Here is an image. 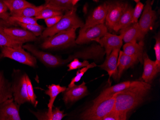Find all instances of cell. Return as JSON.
Segmentation results:
<instances>
[{
    "mask_svg": "<svg viewBox=\"0 0 160 120\" xmlns=\"http://www.w3.org/2000/svg\"><path fill=\"white\" fill-rule=\"evenodd\" d=\"M150 89L149 83L144 81H132L128 88L116 95L113 110L127 116L128 113L142 102Z\"/></svg>",
    "mask_w": 160,
    "mask_h": 120,
    "instance_id": "6da1fadb",
    "label": "cell"
},
{
    "mask_svg": "<svg viewBox=\"0 0 160 120\" xmlns=\"http://www.w3.org/2000/svg\"><path fill=\"white\" fill-rule=\"evenodd\" d=\"M76 11L77 7L74 6L73 8L65 12V13L56 25L45 28L41 36V38L46 39L62 31L83 27L84 24L77 16Z\"/></svg>",
    "mask_w": 160,
    "mask_h": 120,
    "instance_id": "7a4b0ae2",
    "label": "cell"
},
{
    "mask_svg": "<svg viewBox=\"0 0 160 120\" xmlns=\"http://www.w3.org/2000/svg\"><path fill=\"white\" fill-rule=\"evenodd\" d=\"M75 28L62 31L47 37L41 45L43 49L65 48L73 46L76 44Z\"/></svg>",
    "mask_w": 160,
    "mask_h": 120,
    "instance_id": "3957f363",
    "label": "cell"
},
{
    "mask_svg": "<svg viewBox=\"0 0 160 120\" xmlns=\"http://www.w3.org/2000/svg\"><path fill=\"white\" fill-rule=\"evenodd\" d=\"M116 95L102 102L93 103L92 105L85 109L80 114L79 119L83 120H102L108 113L114 108Z\"/></svg>",
    "mask_w": 160,
    "mask_h": 120,
    "instance_id": "277c9868",
    "label": "cell"
},
{
    "mask_svg": "<svg viewBox=\"0 0 160 120\" xmlns=\"http://www.w3.org/2000/svg\"><path fill=\"white\" fill-rule=\"evenodd\" d=\"M1 53L3 58H9L21 64L30 67H35L37 59L29 52L25 50L23 47L13 48L9 46H1Z\"/></svg>",
    "mask_w": 160,
    "mask_h": 120,
    "instance_id": "5b68a950",
    "label": "cell"
},
{
    "mask_svg": "<svg viewBox=\"0 0 160 120\" xmlns=\"http://www.w3.org/2000/svg\"><path fill=\"white\" fill-rule=\"evenodd\" d=\"M108 32V28L105 24L97 25L85 30L81 29L75 43L77 45H83L91 41L97 42Z\"/></svg>",
    "mask_w": 160,
    "mask_h": 120,
    "instance_id": "8992f818",
    "label": "cell"
},
{
    "mask_svg": "<svg viewBox=\"0 0 160 120\" xmlns=\"http://www.w3.org/2000/svg\"><path fill=\"white\" fill-rule=\"evenodd\" d=\"M105 51L100 45H93L81 50L76 52L74 54L70 55L66 60H62V66L70 63L74 59L86 60L92 59L98 60L102 59L105 54Z\"/></svg>",
    "mask_w": 160,
    "mask_h": 120,
    "instance_id": "52a82bcc",
    "label": "cell"
},
{
    "mask_svg": "<svg viewBox=\"0 0 160 120\" xmlns=\"http://www.w3.org/2000/svg\"><path fill=\"white\" fill-rule=\"evenodd\" d=\"M26 75L23 74L15 78L12 85L13 100L20 106L26 103H30L27 93Z\"/></svg>",
    "mask_w": 160,
    "mask_h": 120,
    "instance_id": "ba28073f",
    "label": "cell"
},
{
    "mask_svg": "<svg viewBox=\"0 0 160 120\" xmlns=\"http://www.w3.org/2000/svg\"><path fill=\"white\" fill-rule=\"evenodd\" d=\"M23 47L28 51L32 54L35 58H37L44 65L47 67H60L61 58L52 54L39 50L34 46L29 44L23 45Z\"/></svg>",
    "mask_w": 160,
    "mask_h": 120,
    "instance_id": "9c48e42d",
    "label": "cell"
},
{
    "mask_svg": "<svg viewBox=\"0 0 160 120\" xmlns=\"http://www.w3.org/2000/svg\"><path fill=\"white\" fill-rule=\"evenodd\" d=\"M143 10L138 24L143 35L145 36L151 28L153 26L157 19V15L155 11L152 9L151 0H147Z\"/></svg>",
    "mask_w": 160,
    "mask_h": 120,
    "instance_id": "30bf717a",
    "label": "cell"
},
{
    "mask_svg": "<svg viewBox=\"0 0 160 120\" xmlns=\"http://www.w3.org/2000/svg\"><path fill=\"white\" fill-rule=\"evenodd\" d=\"M126 3L116 2L109 3L105 24L108 30H114L125 7Z\"/></svg>",
    "mask_w": 160,
    "mask_h": 120,
    "instance_id": "8fae6325",
    "label": "cell"
},
{
    "mask_svg": "<svg viewBox=\"0 0 160 120\" xmlns=\"http://www.w3.org/2000/svg\"><path fill=\"white\" fill-rule=\"evenodd\" d=\"M109 5V3L105 2L94 9L91 14L87 18L83 27L81 29L85 30L97 25L105 24Z\"/></svg>",
    "mask_w": 160,
    "mask_h": 120,
    "instance_id": "7c38bea8",
    "label": "cell"
},
{
    "mask_svg": "<svg viewBox=\"0 0 160 120\" xmlns=\"http://www.w3.org/2000/svg\"><path fill=\"white\" fill-rule=\"evenodd\" d=\"M19 105L13 97L0 104V120H21Z\"/></svg>",
    "mask_w": 160,
    "mask_h": 120,
    "instance_id": "4fadbf2b",
    "label": "cell"
},
{
    "mask_svg": "<svg viewBox=\"0 0 160 120\" xmlns=\"http://www.w3.org/2000/svg\"><path fill=\"white\" fill-rule=\"evenodd\" d=\"M88 94L86 83L83 81L79 85L75 84L73 86L66 88L64 91L63 100L65 103L67 104L75 103Z\"/></svg>",
    "mask_w": 160,
    "mask_h": 120,
    "instance_id": "5bb4252c",
    "label": "cell"
},
{
    "mask_svg": "<svg viewBox=\"0 0 160 120\" xmlns=\"http://www.w3.org/2000/svg\"><path fill=\"white\" fill-rule=\"evenodd\" d=\"M97 42L104 48L107 56L114 49H120L123 45V39L121 35H113L108 32Z\"/></svg>",
    "mask_w": 160,
    "mask_h": 120,
    "instance_id": "9a60e30c",
    "label": "cell"
},
{
    "mask_svg": "<svg viewBox=\"0 0 160 120\" xmlns=\"http://www.w3.org/2000/svg\"><path fill=\"white\" fill-rule=\"evenodd\" d=\"M4 31L12 39L23 44L27 42L36 41L37 39V36L33 33L24 28L7 26L4 27Z\"/></svg>",
    "mask_w": 160,
    "mask_h": 120,
    "instance_id": "2e32d148",
    "label": "cell"
},
{
    "mask_svg": "<svg viewBox=\"0 0 160 120\" xmlns=\"http://www.w3.org/2000/svg\"><path fill=\"white\" fill-rule=\"evenodd\" d=\"M119 32L122 36L123 41L126 43L142 41L145 36L140 29L138 22L131 24L120 30Z\"/></svg>",
    "mask_w": 160,
    "mask_h": 120,
    "instance_id": "e0dca14e",
    "label": "cell"
},
{
    "mask_svg": "<svg viewBox=\"0 0 160 120\" xmlns=\"http://www.w3.org/2000/svg\"><path fill=\"white\" fill-rule=\"evenodd\" d=\"M120 49H114L108 56H107L106 60L99 67L108 72L109 78L113 76L114 79H118V60Z\"/></svg>",
    "mask_w": 160,
    "mask_h": 120,
    "instance_id": "ac0fdd59",
    "label": "cell"
},
{
    "mask_svg": "<svg viewBox=\"0 0 160 120\" xmlns=\"http://www.w3.org/2000/svg\"><path fill=\"white\" fill-rule=\"evenodd\" d=\"M143 62L144 64L143 72L142 79L146 83H149L160 71V68L158 67L155 61L152 60L149 58L147 53L144 52L143 55Z\"/></svg>",
    "mask_w": 160,
    "mask_h": 120,
    "instance_id": "d6986e66",
    "label": "cell"
},
{
    "mask_svg": "<svg viewBox=\"0 0 160 120\" xmlns=\"http://www.w3.org/2000/svg\"><path fill=\"white\" fill-rule=\"evenodd\" d=\"M131 83L132 81H125L108 88L104 89L99 95L93 100V103H99L112 97L118 93L128 88L131 85Z\"/></svg>",
    "mask_w": 160,
    "mask_h": 120,
    "instance_id": "ffe728a7",
    "label": "cell"
},
{
    "mask_svg": "<svg viewBox=\"0 0 160 120\" xmlns=\"http://www.w3.org/2000/svg\"><path fill=\"white\" fill-rule=\"evenodd\" d=\"M143 46L142 41H140L139 43L137 42L127 43L123 46L122 51L126 54L135 58L139 62L142 63Z\"/></svg>",
    "mask_w": 160,
    "mask_h": 120,
    "instance_id": "44dd1931",
    "label": "cell"
},
{
    "mask_svg": "<svg viewBox=\"0 0 160 120\" xmlns=\"http://www.w3.org/2000/svg\"><path fill=\"white\" fill-rule=\"evenodd\" d=\"M138 62L139 61L135 58L126 54L122 51H119L118 60V79H120L122 73L125 70L132 67Z\"/></svg>",
    "mask_w": 160,
    "mask_h": 120,
    "instance_id": "7402d4cb",
    "label": "cell"
},
{
    "mask_svg": "<svg viewBox=\"0 0 160 120\" xmlns=\"http://www.w3.org/2000/svg\"><path fill=\"white\" fill-rule=\"evenodd\" d=\"M9 24L2 20H0V46H9L13 48L23 47V44L12 39L4 31L5 27Z\"/></svg>",
    "mask_w": 160,
    "mask_h": 120,
    "instance_id": "603a6c76",
    "label": "cell"
},
{
    "mask_svg": "<svg viewBox=\"0 0 160 120\" xmlns=\"http://www.w3.org/2000/svg\"><path fill=\"white\" fill-rule=\"evenodd\" d=\"M12 97V84L6 79L3 72L0 71V104Z\"/></svg>",
    "mask_w": 160,
    "mask_h": 120,
    "instance_id": "cb8c5ba5",
    "label": "cell"
},
{
    "mask_svg": "<svg viewBox=\"0 0 160 120\" xmlns=\"http://www.w3.org/2000/svg\"><path fill=\"white\" fill-rule=\"evenodd\" d=\"M133 11V8L130 5L126 4L125 7L118 21L114 31L118 32L132 24Z\"/></svg>",
    "mask_w": 160,
    "mask_h": 120,
    "instance_id": "d4e9b609",
    "label": "cell"
},
{
    "mask_svg": "<svg viewBox=\"0 0 160 120\" xmlns=\"http://www.w3.org/2000/svg\"><path fill=\"white\" fill-rule=\"evenodd\" d=\"M47 90H45V94L49 96V100L48 104V110L47 112L48 113H52L53 107L54 103L57 97L59 95V94L63 93L66 90L67 88L66 87L61 86L60 85L52 84L48 86Z\"/></svg>",
    "mask_w": 160,
    "mask_h": 120,
    "instance_id": "484cf974",
    "label": "cell"
},
{
    "mask_svg": "<svg viewBox=\"0 0 160 120\" xmlns=\"http://www.w3.org/2000/svg\"><path fill=\"white\" fill-rule=\"evenodd\" d=\"M30 112L39 120H62L66 115L64 113L63 111H61L58 107H56L54 109H53L52 112L50 114L47 112L30 111Z\"/></svg>",
    "mask_w": 160,
    "mask_h": 120,
    "instance_id": "4316f807",
    "label": "cell"
},
{
    "mask_svg": "<svg viewBox=\"0 0 160 120\" xmlns=\"http://www.w3.org/2000/svg\"><path fill=\"white\" fill-rule=\"evenodd\" d=\"M45 6L56 10L64 12L73 8L72 0H45Z\"/></svg>",
    "mask_w": 160,
    "mask_h": 120,
    "instance_id": "83f0119b",
    "label": "cell"
},
{
    "mask_svg": "<svg viewBox=\"0 0 160 120\" xmlns=\"http://www.w3.org/2000/svg\"><path fill=\"white\" fill-rule=\"evenodd\" d=\"M43 5L39 6L35 5L30 7H28L21 10L12 12H10V16L12 17H35L39 12L43 9Z\"/></svg>",
    "mask_w": 160,
    "mask_h": 120,
    "instance_id": "f1b7e54d",
    "label": "cell"
},
{
    "mask_svg": "<svg viewBox=\"0 0 160 120\" xmlns=\"http://www.w3.org/2000/svg\"><path fill=\"white\" fill-rule=\"evenodd\" d=\"M4 2L10 12L21 10L35 5L25 0H4Z\"/></svg>",
    "mask_w": 160,
    "mask_h": 120,
    "instance_id": "f546056e",
    "label": "cell"
},
{
    "mask_svg": "<svg viewBox=\"0 0 160 120\" xmlns=\"http://www.w3.org/2000/svg\"><path fill=\"white\" fill-rule=\"evenodd\" d=\"M43 9L37 13L35 17L38 19H46L48 18L55 17V16H61L63 15V12L56 10L47 7L43 4Z\"/></svg>",
    "mask_w": 160,
    "mask_h": 120,
    "instance_id": "4dcf8cb0",
    "label": "cell"
},
{
    "mask_svg": "<svg viewBox=\"0 0 160 120\" xmlns=\"http://www.w3.org/2000/svg\"><path fill=\"white\" fill-rule=\"evenodd\" d=\"M17 25L20 26L22 28L26 29L33 33L35 36H41L45 28L41 25L35 24H24L21 23H17Z\"/></svg>",
    "mask_w": 160,
    "mask_h": 120,
    "instance_id": "1f68e13d",
    "label": "cell"
},
{
    "mask_svg": "<svg viewBox=\"0 0 160 120\" xmlns=\"http://www.w3.org/2000/svg\"><path fill=\"white\" fill-rule=\"evenodd\" d=\"M26 82H27V90L28 96L30 100V103H31L34 107H37L38 102L37 101V96L34 92V88L32 85L31 79L29 78L28 75H26Z\"/></svg>",
    "mask_w": 160,
    "mask_h": 120,
    "instance_id": "d6a6232c",
    "label": "cell"
},
{
    "mask_svg": "<svg viewBox=\"0 0 160 120\" xmlns=\"http://www.w3.org/2000/svg\"><path fill=\"white\" fill-rule=\"evenodd\" d=\"M38 19L36 17H12L10 18V25H15L17 23L24 24H35L37 25Z\"/></svg>",
    "mask_w": 160,
    "mask_h": 120,
    "instance_id": "836d02e7",
    "label": "cell"
},
{
    "mask_svg": "<svg viewBox=\"0 0 160 120\" xmlns=\"http://www.w3.org/2000/svg\"><path fill=\"white\" fill-rule=\"evenodd\" d=\"M97 64L95 63H92L91 64H89L86 67H83V68H82L81 69L78 70V71L76 72V76L74 78L72 79V80H71V82H70V84L68 85V87H71L75 85V83L80 81L81 79L83 77L84 74H85V72L89 69L94 68V67H97Z\"/></svg>",
    "mask_w": 160,
    "mask_h": 120,
    "instance_id": "e575fe53",
    "label": "cell"
},
{
    "mask_svg": "<svg viewBox=\"0 0 160 120\" xmlns=\"http://www.w3.org/2000/svg\"><path fill=\"white\" fill-rule=\"evenodd\" d=\"M89 64V63L87 60H84L82 62L80 61L78 59H74L72 61L69 63V64L67 65L68 67V71H71L73 70H77V69H81L83 67H86Z\"/></svg>",
    "mask_w": 160,
    "mask_h": 120,
    "instance_id": "d590c367",
    "label": "cell"
},
{
    "mask_svg": "<svg viewBox=\"0 0 160 120\" xmlns=\"http://www.w3.org/2000/svg\"><path fill=\"white\" fill-rule=\"evenodd\" d=\"M8 9L4 2V0H0V19L10 24V14L8 12Z\"/></svg>",
    "mask_w": 160,
    "mask_h": 120,
    "instance_id": "8d00e7d4",
    "label": "cell"
},
{
    "mask_svg": "<svg viewBox=\"0 0 160 120\" xmlns=\"http://www.w3.org/2000/svg\"><path fill=\"white\" fill-rule=\"evenodd\" d=\"M144 5L142 3L139 2L137 3L135 8L133 11L132 24L137 23L138 19L141 17L143 10Z\"/></svg>",
    "mask_w": 160,
    "mask_h": 120,
    "instance_id": "74e56055",
    "label": "cell"
},
{
    "mask_svg": "<svg viewBox=\"0 0 160 120\" xmlns=\"http://www.w3.org/2000/svg\"><path fill=\"white\" fill-rule=\"evenodd\" d=\"M127 116L122 115L118 112L112 110L102 119V120H126Z\"/></svg>",
    "mask_w": 160,
    "mask_h": 120,
    "instance_id": "f35d334b",
    "label": "cell"
},
{
    "mask_svg": "<svg viewBox=\"0 0 160 120\" xmlns=\"http://www.w3.org/2000/svg\"><path fill=\"white\" fill-rule=\"evenodd\" d=\"M155 45L154 46V51H155V56H156V60L155 61L158 67L160 68V35L156 36L155 37Z\"/></svg>",
    "mask_w": 160,
    "mask_h": 120,
    "instance_id": "ab89813d",
    "label": "cell"
},
{
    "mask_svg": "<svg viewBox=\"0 0 160 120\" xmlns=\"http://www.w3.org/2000/svg\"><path fill=\"white\" fill-rule=\"evenodd\" d=\"M63 15L55 16V17H52L48 18L45 19V22L46 24L47 27H50L54 26L61 20V19Z\"/></svg>",
    "mask_w": 160,
    "mask_h": 120,
    "instance_id": "60d3db41",
    "label": "cell"
},
{
    "mask_svg": "<svg viewBox=\"0 0 160 120\" xmlns=\"http://www.w3.org/2000/svg\"><path fill=\"white\" fill-rule=\"evenodd\" d=\"M79 1H80V0H72V4H73V6H75V5L77 4V2Z\"/></svg>",
    "mask_w": 160,
    "mask_h": 120,
    "instance_id": "b9f144b4",
    "label": "cell"
},
{
    "mask_svg": "<svg viewBox=\"0 0 160 120\" xmlns=\"http://www.w3.org/2000/svg\"><path fill=\"white\" fill-rule=\"evenodd\" d=\"M2 58H3V55L2 54V53L0 54V60H1Z\"/></svg>",
    "mask_w": 160,
    "mask_h": 120,
    "instance_id": "7bdbcfd3",
    "label": "cell"
},
{
    "mask_svg": "<svg viewBox=\"0 0 160 120\" xmlns=\"http://www.w3.org/2000/svg\"><path fill=\"white\" fill-rule=\"evenodd\" d=\"M133 1H134L135 2H136V3L139 2H140V0H133Z\"/></svg>",
    "mask_w": 160,
    "mask_h": 120,
    "instance_id": "ee69618b",
    "label": "cell"
},
{
    "mask_svg": "<svg viewBox=\"0 0 160 120\" xmlns=\"http://www.w3.org/2000/svg\"><path fill=\"white\" fill-rule=\"evenodd\" d=\"M93 1L95 2H98V0H93Z\"/></svg>",
    "mask_w": 160,
    "mask_h": 120,
    "instance_id": "f6af8a7d",
    "label": "cell"
}]
</instances>
